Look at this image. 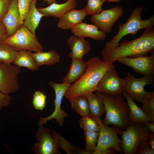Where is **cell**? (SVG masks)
I'll use <instances>...</instances> for the list:
<instances>
[{"label":"cell","mask_w":154,"mask_h":154,"mask_svg":"<svg viewBox=\"0 0 154 154\" xmlns=\"http://www.w3.org/2000/svg\"><path fill=\"white\" fill-rule=\"evenodd\" d=\"M99 29L94 24L82 22L70 30L73 35L79 37H89L97 40H104L106 37V33L99 30Z\"/></svg>","instance_id":"obj_17"},{"label":"cell","mask_w":154,"mask_h":154,"mask_svg":"<svg viewBox=\"0 0 154 154\" xmlns=\"http://www.w3.org/2000/svg\"><path fill=\"white\" fill-rule=\"evenodd\" d=\"M103 0V1H104V2H105V1H106V0Z\"/></svg>","instance_id":"obj_43"},{"label":"cell","mask_w":154,"mask_h":154,"mask_svg":"<svg viewBox=\"0 0 154 154\" xmlns=\"http://www.w3.org/2000/svg\"><path fill=\"white\" fill-rule=\"evenodd\" d=\"M77 0H67L64 3H53L45 7L37 8L44 17H52L59 19L70 10L75 9L77 5Z\"/></svg>","instance_id":"obj_19"},{"label":"cell","mask_w":154,"mask_h":154,"mask_svg":"<svg viewBox=\"0 0 154 154\" xmlns=\"http://www.w3.org/2000/svg\"><path fill=\"white\" fill-rule=\"evenodd\" d=\"M121 0H106L107 2H116L119 1Z\"/></svg>","instance_id":"obj_42"},{"label":"cell","mask_w":154,"mask_h":154,"mask_svg":"<svg viewBox=\"0 0 154 154\" xmlns=\"http://www.w3.org/2000/svg\"><path fill=\"white\" fill-rule=\"evenodd\" d=\"M146 124L148 130L150 132L154 133V122L151 121V123L149 122Z\"/></svg>","instance_id":"obj_40"},{"label":"cell","mask_w":154,"mask_h":154,"mask_svg":"<svg viewBox=\"0 0 154 154\" xmlns=\"http://www.w3.org/2000/svg\"><path fill=\"white\" fill-rule=\"evenodd\" d=\"M37 1L33 0L32 1L23 23L24 26L35 34L41 18L44 17L36 7Z\"/></svg>","instance_id":"obj_20"},{"label":"cell","mask_w":154,"mask_h":154,"mask_svg":"<svg viewBox=\"0 0 154 154\" xmlns=\"http://www.w3.org/2000/svg\"><path fill=\"white\" fill-rule=\"evenodd\" d=\"M120 63L128 66L133 70L143 76L154 77V51L150 56L147 55L133 57H127L117 60Z\"/></svg>","instance_id":"obj_13"},{"label":"cell","mask_w":154,"mask_h":154,"mask_svg":"<svg viewBox=\"0 0 154 154\" xmlns=\"http://www.w3.org/2000/svg\"><path fill=\"white\" fill-rule=\"evenodd\" d=\"M49 86L54 89L55 93V99L54 101V109L53 112L49 116L41 117L38 122V126L43 125L51 119H54L58 124L62 126L64 123V118L68 117V114L61 108V105L63 96L71 84L66 82L58 84L52 81L48 82Z\"/></svg>","instance_id":"obj_8"},{"label":"cell","mask_w":154,"mask_h":154,"mask_svg":"<svg viewBox=\"0 0 154 154\" xmlns=\"http://www.w3.org/2000/svg\"><path fill=\"white\" fill-rule=\"evenodd\" d=\"M46 96L39 91H36L33 95L32 103L34 108L37 110H42L46 106Z\"/></svg>","instance_id":"obj_33"},{"label":"cell","mask_w":154,"mask_h":154,"mask_svg":"<svg viewBox=\"0 0 154 154\" xmlns=\"http://www.w3.org/2000/svg\"><path fill=\"white\" fill-rule=\"evenodd\" d=\"M142 104V109L149 121L154 122V91L149 92Z\"/></svg>","instance_id":"obj_29"},{"label":"cell","mask_w":154,"mask_h":154,"mask_svg":"<svg viewBox=\"0 0 154 154\" xmlns=\"http://www.w3.org/2000/svg\"><path fill=\"white\" fill-rule=\"evenodd\" d=\"M12 98L9 94L0 91V110L3 108L7 107L10 105Z\"/></svg>","instance_id":"obj_36"},{"label":"cell","mask_w":154,"mask_h":154,"mask_svg":"<svg viewBox=\"0 0 154 154\" xmlns=\"http://www.w3.org/2000/svg\"><path fill=\"white\" fill-rule=\"evenodd\" d=\"M36 134L38 142L32 148L35 154H60L59 147L50 129L38 126Z\"/></svg>","instance_id":"obj_11"},{"label":"cell","mask_w":154,"mask_h":154,"mask_svg":"<svg viewBox=\"0 0 154 154\" xmlns=\"http://www.w3.org/2000/svg\"><path fill=\"white\" fill-rule=\"evenodd\" d=\"M123 79V92L134 100L141 104L149 92L145 90V86L147 84L154 86V77L143 76L138 78L128 72Z\"/></svg>","instance_id":"obj_9"},{"label":"cell","mask_w":154,"mask_h":154,"mask_svg":"<svg viewBox=\"0 0 154 154\" xmlns=\"http://www.w3.org/2000/svg\"><path fill=\"white\" fill-rule=\"evenodd\" d=\"M0 62H1L0 61Z\"/></svg>","instance_id":"obj_44"},{"label":"cell","mask_w":154,"mask_h":154,"mask_svg":"<svg viewBox=\"0 0 154 154\" xmlns=\"http://www.w3.org/2000/svg\"><path fill=\"white\" fill-rule=\"evenodd\" d=\"M147 142L150 148L154 150V133H151Z\"/></svg>","instance_id":"obj_39"},{"label":"cell","mask_w":154,"mask_h":154,"mask_svg":"<svg viewBox=\"0 0 154 154\" xmlns=\"http://www.w3.org/2000/svg\"><path fill=\"white\" fill-rule=\"evenodd\" d=\"M11 0H0V21H1L10 6Z\"/></svg>","instance_id":"obj_37"},{"label":"cell","mask_w":154,"mask_h":154,"mask_svg":"<svg viewBox=\"0 0 154 154\" xmlns=\"http://www.w3.org/2000/svg\"><path fill=\"white\" fill-rule=\"evenodd\" d=\"M124 86L123 78L119 77L113 64L103 76L96 91L113 95H121Z\"/></svg>","instance_id":"obj_12"},{"label":"cell","mask_w":154,"mask_h":154,"mask_svg":"<svg viewBox=\"0 0 154 154\" xmlns=\"http://www.w3.org/2000/svg\"><path fill=\"white\" fill-rule=\"evenodd\" d=\"M88 105L89 115L96 118H101L105 112L103 103L99 97L93 93L86 96Z\"/></svg>","instance_id":"obj_26"},{"label":"cell","mask_w":154,"mask_h":154,"mask_svg":"<svg viewBox=\"0 0 154 154\" xmlns=\"http://www.w3.org/2000/svg\"><path fill=\"white\" fill-rule=\"evenodd\" d=\"M144 7L141 6L135 8L131 11L127 21L118 26L117 33L111 40L107 42L101 51V54L117 47L121 38L128 34L135 35L140 30L152 27L154 25V15L147 19L141 18Z\"/></svg>","instance_id":"obj_4"},{"label":"cell","mask_w":154,"mask_h":154,"mask_svg":"<svg viewBox=\"0 0 154 154\" xmlns=\"http://www.w3.org/2000/svg\"><path fill=\"white\" fill-rule=\"evenodd\" d=\"M86 67V62L83 59H72L69 71L63 79L62 82L70 84L73 83L82 76Z\"/></svg>","instance_id":"obj_22"},{"label":"cell","mask_w":154,"mask_h":154,"mask_svg":"<svg viewBox=\"0 0 154 154\" xmlns=\"http://www.w3.org/2000/svg\"><path fill=\"white\" fill-rule=\"evenodd\" d=\"M126 98L129 106V119L130 123H148L149 121L141 109L135 103L134 100L127 93L122 94Z\"/></svg>","instance_id":"obj_21"},{"label":"cell","mask_w":154,"mask_h":154,"mask_svg":"<svg viewBox=\"0 0 154 154\" xmlns=\"http://www.w3.org/2000/svg\"><path fill=\"white\" fill-rule=\"evenodd\" d=\"M103 0H87V3L84 8L88 15L93 16L99 14L103 10Z\"/></svg>","instance_id":"obj_32"},{"label":"cell","mask_w":154,"mask_h":154,"mask_svg":"<svg viewBox=\"0 0 154 154\" xmlns=\"http://www.w3.org/2000/svg\"><path fill=\"white\" fill-rule=\"evenodd\" d=\"M154 50V29H146L141 36L130 41L124 40L118 46L102 54V60L114 62L120 58L147 55Z\"/></svg>","instance_id":"obj_2"},{"label":"cell","mask_w":154,"mask_h":154,"mask_svg":"<svg viewBox=\"0 0 154 154\" xmlns=\"http://www.w3.org/2000/svg\"><path fill=\"white\" fill-rule=\"evenodd\" d=\"M20 67L11 64L0 62V91L9 94L19 89Z\"/></svg>","instance_id":"obj_10"},{"label":"cell","mask_w":154,"mask_h":154,"mask_svg":"<svg viewBox=\"0 0 154 154\" xmlns=\"http://www.w3.org/2000/svg\"><path fill=\"white\" fill-rule=\"evenodd\" d=\"M67 43L71 50L68 56L72 59H83V56L88 54L91 50L88 41L74 35L68 38Z\"/></svg>","instance_id":"obj_16"},{"label":"cell","mask_w":154,"mask_h":154,"mask_svg":"<svg viewBox=\"0 0 154 154\" xmlns=\"http://www.w3.org/2000/svg\"><path fill=\"white\" fill-rule=\"evenodd\" d=\"M100 125L99 135L96 147L92 154H122L121 140L118 136L121 129L110 127L104 124L101 118H98Z\"/></svg>","instance_id":"obj_6"},{"label":"cell","mask_w":154,"mask_h":154,"mask_svg":"<svg viewBox=\"0 0 154 154\" xmlns=\"http://www.w3.org/2000/svg\"><path fill=\"white\" fill-rule=\"evenodd\" d=\"M44 2L47 3L49 5L53 3H57V0H44Z\"/></svg>","instance_id":"obj_41"},{"label":"cell","mask_w":154,"mask_h":154,"mask_svg":"<svg viewBox=\"0 0 154 154\" xmlns=\"http://www.w3.org/2000/svg\"><path fill=\"white\" fill-rule=\"evenodd\" d=\"M31 51L25 50L18 51L13 64L20 67H25L31 70H37L39 66L31 56Z\"/></svg>","instance_id":"obj_24"},{"label":"cell","mask_w":154,"mask_h":154,"mask_svg":"<svg viewBox=\"0 0 154 154\" xmlns=\"http://www.w3.org/2000/svg\"><path fill=\"white\" fill-rule=\"evenodd\" d=\"M20 20L17 0H11L8 10L1 21L6 29L8 37L12 35L18 29Z\"/></svg>","instance_id":"obj_15"},{"label":"cell","mask_w":154,"mask_h":154,"mask_svg":"<svg viewBox=\"0 0 154 154\" xmlns=\"http://www.w3.org/2000/svg\"><path fill=\"white\" fill-rule=\"evenodd\" d=\"M33 0H17L18 7L20 15L19 27L23 24V20Z\"/></svg>","instance_id":"obj_34"},{"label":"cell","mask_w":154,"mask_h":154,"mask_svg":"<svg viewBox=\"0 0 154 154\" xmlns=\"http://www.w3.org/2000/svg\"><path fill=\"white\" fill-rule=\"evenodd\" d=\"M18 51L9 44L0 42V61L6 64L13 62Z\"/></svg>","instance_id":"obj_28"},{"label":"cell","mask_w":154,"mask_h":154,"mask_svg":"<svg viewBox=\"0 0 154 154\" xmlns=\"http://www.w3.org/2000/svg\"><path fill=\"white\" fill-rule=\"evenodd\" d=\"M151 132L143 123H131L125 129H120L119 134L121 137L123 152L125 154H136L139 145L148 141Z\"/></svg>","instance_id":"obj_5"},{"label":"cell","mask_w":154,"mask_h":154,"mask_svg":"<svg viewBox=\"0 0 154 154\" xmlns=\"http://www.w3.org/2000/svg\"><path fill=\"white\" fill-rule=\"evenodd\" d=\"M148 141H145L139 145L136 154H154V150L151 149L148 144Z\"/></svg>","instance_id":"obj_35"},{"label":"cell","mask_w":154,"mask_h":154,"mask_svg":"<svg viewBox=\"0 0 154 154\" xmlns=\"http://www.w3.org/2000/svg\"><path fill=\"white\" fill-rule=\"evenodd\" d=\"M104 105L105 116L102 120L108 126L113 125L122 130L125 129L130 124L129 119V110L127 102L121 95H113L95 91Z\"/></svg>","instance_id":"obj_3"},{"label":"cell","mask_w":154,"mask_h":154,"mask_svg":"<svg viewBox=\"0 0 154 154\" xmlns=\"http://www.w3.org/2000/svg\"><path fill=\"white\" fill-rule=\"evenodd\" d=\"M52 132L55 138L60 149L67 154H88L84 150L74 145L65 139L60 132L53 130Z\"/></svg>","instance_id":"obj_25"},{"label":"cell","mask_w":154,"mask_h":154,"mask_svg":"<svg viewBox=\"0 0 154 154\" xmlns=\"http://www.w3.org/2000/svg\"><path fill=\"white\" fill-rule=\"evenodd\" d=\"M79 123L84 131L99 132L100 127L98 118L89 115L83 116L79 120Z\"/></svg>","instance_id":"obj_30"},{"label":"cell","mask_w":154,"mask_h":154,"mask_svg":"<svg viewBox=\"0 0 154 154\" xmlns=\"http://www.w3.org/2000/svg\"><path fill=\"white\" fill-rule=\"evenodd\" d=\"M8 37L6 29L2 21H0V42L3 41Z\"/></svg>","instance_id":"obj_38"},{"label":"cell","mask_w":154,"mask_h":154,"mask_svg":"<svg viewBox=\"0 0 154 154\" xmlns=\"http://www.w3.org/2000/svg\"><path fill=\"white\" fill-rule=\"evenodd\" d=\"M2 42L7 44L17 51L21 50L37 52L43 51L42 45L33 34L23 24L12 35Z\"/></svg>","instance_id":"obj_7"},{"label":"cell","mask_w":154,"mask_h":154,"mask_svg":"<svg viewBox=\"0 0 154 154\" xmlns=\"http://www.w3.org/2000/svg\"></svg>","instance_id":"obj_45"},{"label":"cell","mask_w":154,"mask_h":154,"mask_svg":"<svg viewBox=\"0 0 154 154\" xmlns=\"http://www.w3.org/2000/svg\"><path fill=\"white\" fill-rule=\"evenodd\" d=\"M72 109L81 117L89 115L88 103L86 97L78 96L69 99Z\"/></svg>","instance_id":"obj_27"},{"label":"cell","mask_w":154,"mask_h":154,"mask_svg":"<svg viewBox=\"0 0 154 154\" xmlns=\"http://www.w3.org/2000/svg\"><path fill=\"white\" fill-rule=\"evenodd\" d=\"M86 62L87 67L83 74L67 90L64 95L66 98L86 97L96 91L103 76L113 64L97 56L89 58Z\"/></svg>","instance_id":"obj_1"},{"label":"cell","mask_w":154,"mask_h":154,"mask_svg":"<svg viewBox=\"0 0 154 154\" xmlns=\"http://www.w3.org/2000/svg\"><path fill=\"white\" fill-rule=\"evenodd\" d=\"M88 14L84 9L70 10L59 19L57 25L62 30L71 29L82 22Z\"/></svg>","instance_id":"obj_18"},{"label":"cell","mask_w":154,"mask_h":154,"mask_svg":"<svg viewBox=\"0 0 154 154\" xmlns=\"http://www.w3.org/2000/svg\"><path fill=\"white\" fill-rule=\"evenodd\" d=\"M123 14L122 7L117 5L107 10H103L99 14L92 16L90 21L105 33H109L115 23Z\"/></svg>","instance_id":"obj_14"},{"label":"cell","mask_w":154,"mask_h":154,"mask_svg":"<svg viewBox=\"0 0 154 154\" xmlns=\"http://www.w3.org/2000/svg\"><path fill=\"white\" fill-rule=\"evenodd\" d=\"M86 140L84 149L88 154H90L94 151L98 141L99 132L84 131Z\"/></svg>","instance_id":"obj_31"},{"label":"cell","mask_w":154,"mask_h":154,"mask_svg":"<svg viewBox=\"0 0 154 154\" xmlns=\"http://www.w3.org/2000/svg\"><path fill=\"white\" fill-rule=\"evenodd\" d=\"M31 55L39 67L44 65H54L59 62L60 59V55L53 49L47 52H32Z\"/></svg>","instance_id":"obj_23"}]
</instances>
